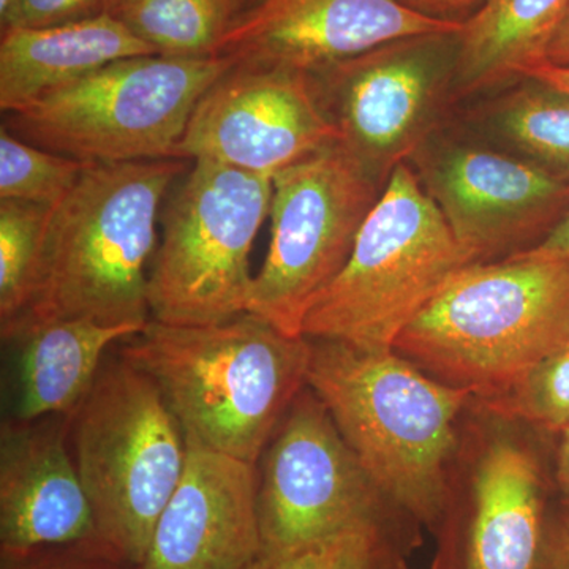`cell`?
<instances>
[{
	"label": "cell",
	"instance_id": "22",
	"mask_svg": "<svg viewBox=\"0 0 569 569\" xmlns=\"http://www.w3.org/2000/svg\"><path fill=\"white\" fill-rule=\"evenodd\" d=\"M492 121L519 156L569 179V93L523 78L497 104Z\"/></svg>",
	"mask_w": 569,
	"mask_h": 569
},
{
	"label": "cell",
	"instance_id": "15",
	"mask_svg": "<svg viewBox=\"0 0 569 569\" xmlns=\"http://www.w3.org/2000/svg\"><path fill=\"white\" fill-rule=\"evenodd\" d=\"M261 560L258 466L187 437L181 481L137 569H250Z\"/></svg>",
	"mask_w": 569,
	"mask_h": 569
},
{
	"label": "cell",
	"instance_id": "21",
	"mask_svg": "<svg viewBox=\"0 0 569 569\" xmlns=\"http://www.w3.org/2000/svg\"><path fill=\"white\" fill-rule=\"evenodd\" d=\"M250 7L252 0H121L112 14L157 54L208 58Z\"/></svg>",
	"mask_w": 569,
	"mask_h": 569
},
{
	"label": "cell",
	"instance_id": "14",
	"mask_svg": "<svg viewBox=\"0 0 569 569\" xmlns=\"http://www.w3.org/2000/svg\"><path fill=\"white\" fill-rule=\"evenodd\" d=\"M462 28L402 0H260L236 20L216 56L313 73L389 41Z\"/></svg>",
	"mask_w": 569,
	"mask_h": 569
},
{
	"label": "cell",
	"instance_id": "5",
	"mask_svg": "<svg viewBox=\"0 0 569 569\" xmlns=\"http://www.w3.org/2000/svg\"><path fill=\"white\" fill-rule=\"evenodd\" d=\"M471 263L419 176L397 164L347 264L307 310L302 337L395 350L408 325Z\"/></svg>",
	"mask_w": 569,
	"mask_h": 569
},
{
	"label": "cell",
	"instance_id": "32",
	"mask_svg": "<svg viewBox=\"0 0 569 569\" xmlns=\"http://www.w3.org/2000/svg\"><path fill=\"white\" fill-rule=\"evenodd\" d=\"M546 62L569 66V10L565 20L561 21L559 31L550 41Z\"/></svg>",
	"mask_w": 569,
	"mask_h": 569
},
{
	"label": "cell",
	"instance_id": "24",
	"mask_svg": "<svg viewBox=\"0 0 569 569\" xmlns=\"http://www.w3.org/2000/svg\"><path fill=\"white\" fill-rule=\"evenodd\" d=\"M89 163L59 156L0 130V200L56 206Z\"/></svg>",
	"mask_w": 569,
	"mask_h": 569
},
{
	"label": "cell",
	"instance_id": "27",
	"mask_svg": "<svg viewBox=\"0 0 569 569\" xmlns=\"http://www.w3.org/2000/svg\"><path fill=\"white\" fill-rule=\"evenodd\" d=\"M121 0H18L9 18L2 22L7 28H48L92 20L114 13Z\"/></svg>",
	"mask_w": 569,
	"mask_h": 569
},
{
	"label": "cell",
	"instance_id": "7",
	"mask_svg": "<svg viewBox=\"0 0 569 569\" xmlns=\"http://www.w3.org/2000/svg\"><path fill=\"white\" fill-rule=\"evenodd\" d=\"M236 63L134 56L7 112L14 137L82 163L174 159L201 97Z\"/></svg>",
	"mask_w": 569,
	"mask_h": 569
},
{
	"label": "cell",
	"instance_id": "6",
	"mask_svg": "<svg viewBox=\"0 0 569 569\" xmlns=\"http://www.w3.org/2000/svg\"><path fill=\"white\" fill-rule=\"evenodd\" d=\"M70 430L100 548L140 567L186 467L181 422L152 378L119 356L103 362Z\"/></svg>",
	"mask_w": 569,
	"mask_h": 569
},
{
	"label": "cell",
	"instance_id": "19",
	"mask_svg": "<svg viewBox=\"0 0 569 569\" xmlns=\"http://www.w3.org/2000/svg\"><path fill=\"white\" fill-rule=\"evenodd\" d=\"M157 54L114 14L48 28H7L0 40V108L29 107L108 63Z\"/></svg>",
	"mask_w": 569,
	"mask_h": 569
},
{
	"label": "cell",
	"instance_id": "34",
	"mask_svg": "<svg viewBox=\"0 0 569 569\" xmlns=\"http://www.w3.org/2000/svg\"><path fill=\"white\" fill-rule=\"evenodd\" d=\"M20 569V568H17ZM21 569H100L97 567H91V565H54V567H44V565H37V567L21 568Z\"/></svg>",
	"mask_w": 569,
	"mask_h": 569
},
{
	"label": "cell",
	"instance_id": "3",
	"mask_svg": "<svg viewBox=\"0 0 569 569\" xmlns=\"http://www.w3.org/2000/svg\"><path fill=\"white\" fill-rule=\"evenodd\" d=\"M568 346L569 258L519 252L460 269L395 351L489 402Z\"/></svg>",
	"mask_w": 569,
	"mask_h": 569
},
{
	"label": "cell",
	"instance_id": "17",
	"mask_svg": "<svg viewBox=\"0 0 569 569\" xmlns=\"http://www.w3.org/2000/svg\"><path fill=\"white\" fill-rule=\"evenodd\" d=\"M138 329L88 320L26 321L2 335L14 343L13 421L70 418L91 391L108 348Z\"/></svg>",
	"mask_w": 569,
	"mask_h": 569
},
{
	"label": "cell",
	"instance_id": "37",
	"mask_svg": "<svg viewBox=\"0 0 569 569\" xmlns=\"http://www.w3.org/2000/svg\"><path fill=\"white\" fill-rule=\"evenodd\" d=\"M257 2H260V0H252V7L254 6V3Z\"/></svg>",
	"mask_w": 569,
	"mask_h": 569
},
{
	"label": "cell",
	"instance_id": "31",
	"mask_svg": "<svg viewBox=\"0 0 569 569\" xmlns=\"http://www.w3.org/2000/svg\"><path fill=\"white\" fill-rule=\"evenodd\" d=\"M526 78L545 82L550 88L559 89L569 93V66H557V63L542 62L531 69Z\"/></svg>",
	"mask_w": 569,
	"mask_h": 569
},
{
	"label": "cell",
	"instance_id": "8",
	"mask_svg": "<svg viewBox=\"0 0 569 569\" xmlns=\"http://www.w3.org/2000/svg\"><path fill=\"white\" fill-rule=\"evenodd\" d=\"M271 201L269 176L194 160L164 211L148 280L151 320L206 326L247 313L249 257Z\"/></svg>",
	"mask_w": 569,
	"mask_h": 569
},
{
	"label": "cell",
	"instance_id": "33",
	"mask_svg": "<svg viewBox=\"0 0 569 569\" xmlns=\"http://www.w3.org/2000/svg\"><path fill=\"white\" fill-rule=\"evenodd\" d=\"M557 478H559V486L561 493H563L565 503H567L569 509V425L561 430Z\"/></svg>",
	"mask_w": 569,
	"mask_h": 569
},
{
	"label": "cell",
	"instance_id": "13",
	"mask_svg": "<svg viewBox=\"0 0 569 569\" xmlns=\"http://www.w3.org/2000/svg\"><path fill=\"white\" fill-rule=\"evenodd\" d=\"M419 167V181L473 263L537 246L569 209V179L522 156L449 144Z\"/></svg>",
	"mask_w": 569,
	"mask_h": 569
},
{
	"label": "cell",
	"instance_id": "36",
	"mask_svg": "<svg viewBox=\"0 0 569 569\" xmlns=\"http://www.w3.org/2000/svg\"><path fill=\"white\" fill-rule=\"evenodd\" d=\"M250 569H269V565L266 563V561L261 560V561H258L257 565H253V567Z\"/></svg>",
	"mask_w": 569,
	"mask_h": 569
},
{
	"label": "cell",
	"instance_id": "18",
	"mask_svg": "<svg viewBox=\"0 0 569 569\" xmlns=\"http://www.w3.org/2000/svg\"><path fill=\"white\" fill-rule=\"evenodd\" d=\"M545 542L537 459L512 438H497L473 479L466 569H539Z\"/></svg>",
	"mask_w": 569,
	"mask_h": 569
},
{
	"label": "cell",
	"instance_id": "10",
	"mask_svg": "<svg viewBox=\"0 0 569 569\" xmlns=\"http://www.w3.org/2000/svg\"><path fill=\"white\" fill-rule=\"evenodd\" d=\"M459 43L460 31L421 33L310 73L337 142L381 182L421 148L451 96Z\"/></svg>",
	"mask_w": 569,
	"mask_h": 569
},
{
	"label": "cell",
	"instance_id": "30",
	"mask_svg": "<svg viewBox=\"0 0 569 569\" xmlns=\"http://www.w3.org/2000/svg\"><path fill=\"white\" fill-rule=\"evenodd\" d=\"M539 569H569V520L546 538Z\"/></svg>",
	"mask_w": 569,
	"mask_h": 569
},
{
	"label": "cell",
	"instance_id": "23",
	"mask_svg": "<svg viewBox=\"0 0 569 569\" xmlns=\"http://www.w3.org/2000/svg\"><path fill=\"white\" fill-rule=\"evenodd\" d=\"M52 208L0 200V328L28 309Z\"/></svg>",
	"mask_w": 569,
	"mask_h": 569
},
{
	"label": "cell",
	"instance_id": "2",
	"mask_svg": "<svg viewBox=\"0 0 569 569\" xmlns=\"http://www.w3.org/2000/svg\"><path fill=\"white\" fill-rule=\"evenodd\" d=\"M119 356L152 378L187 437L258 466L307 387L310 340L250 313L206 326L151 320Z\"/></svg>",
	"mask_w": 569,
	"mask_h": 569
},
{
	"label": "cell",
	"instance_id": "20",
	"mask_svg": "<svg viewBox=\"0 0 569 569\" xmlns=\"http://www.w3.org/2000/svg\"><path fill=\"white\" fill-rule=\"evenodd\" d=\"M569 0H485L460 31L452 96L523 80L548 59Z\"/></svg>",
	"mask_w": 569,
	"mask_h": 569
},
{
	"label": "cell",
	"instance_id": "1",
	"mask_svg": "<svg viewBox=\"0 0 569 569\" xmlns=\"http://www.w3.org/2000/svg\"><path fill=\"white\" fill-rule=\"evenodd\" d=\"M187 160L89 163L52 208L26 321L88 320L142 331L149 261L164 194Z\"/></svg>",
	"mask_w": 569,
	"mask_h": 569
},
{
	"label": "cell",
	"instance_id": "38",
	"mask_svg": "<svg viewBox=\"0 0 569 569\" xmlns=\"http://www.w3.org/2000/svg\"><path fill=\"white\" fill-rule=\"evenodd\" d=\"M396 569H402V568H396Z\"/></svg>",
	"mask_w": 569,
	"mask_h": 569
},
{
	"label": "cell",
	"instance_id": "11",
	"mask_svg": "<svg viewBox=\"0 0 569 569\" xmlns=\"http://www.w3.org/2000/svg\"><path fill=\"white\" fill-rule=\"evenodd\" d=\"M261 458L258 516L269 567L376 519V488L309 387L288 408Z\"/></svg>",
	"mask_w": 569,
	"mask_h": 569
},
{
	"label": "cell",
	"instance_id": "4",
	"mask_svg": "<svg viewBox=\"0 0 569 569\" xmlns=\"http://www.w3.org/2000/svg\"><path fill=\"white\" fill-rule=\"evenodd\" d=\"M307 387L328 408L377 492L415 519L436 522L447 501L456 419L470 392L395 350L332 340H310Z\"/></svg>",
	"mask_w": 569,
	"mask_h": 569
},
{
	"label": "cell",
	"instance_id": "26",
	"mask_svg": "<svg viewBox=\"0 0 569 569\" xmlns=\"http://www.w3.org/2000/svg\"><path fill=\"white\" fill-rule=\"evenodd\" d=\"M377 548L376 519L367 520L269 569H376Z\"/></svg>",
	"mask_w": 569,
	"mask_h": 569
},
{
	"label": "cell",
	"instance_id": "9",
	"mask_svg": "<svg viewBox=\"0 0 569 569\" xmlns=\"http://www.w3.org/2000/svg\"><path fill=\"white\" fill-rule=\"evenodd\" d=\"M387 183L339 142L272 176V238L247 313L302 337L310 305L339 276Z\"/></svg>",
	"mask_w": 569,
	"mask_h": 569
},
{
	"label": "cell",
	"instance_id": "29",
	"mask_svg": "<svg viewBox=\"0 0 569 569\" xmlns=\"http://www.w3.org/2000/svg\"><path fill=\"white\" fill-rule=\"evenodd\" d=\"M523 252L569 258V209L537 246L530 247Z\"/></svg>",
	"mask_w": 569,
	"mask_h": 569
},
{
	"label": "cell",
	"instance_id": "25",
	"mask_svg": "<svg viewBox=\"0 0 569 569\" xmlns=\"http://www.w3.org/2000/svg\"><path fill=\"white\" fill-rule=\"evenodd\" d=\"M485 403L505 417L561 433L569 425V346L539 362L507 395Z\"/></svg>",
	"mask_w": 569,
	"mask_h": 569
},
{
	"label": "cell",
	"instance_id": "28",
	"mask_svg": "<svg viewBox=\"0 0 569 569\" xmlns=\"http://www.w3.org/2000/svg\"><path fill=\"white\" fill-rule=\"evenodd\" d=\"M410 9L437 18V20L463 21L462 14L475 7L481 6L485 0H402Z\"/></svg>",
	"mask_w": 569,
	"mask_h": 569
},
{
	"label": "cell",
	"instance_id": "16",
	"mask_svg": "<svg viewBox=\"0 0 569 569\" xmlns=\"http://www.w3.org/2000/svg\"><path fill=\"white\" fill-rule=\"evenodd\" d=\"M69 430L70 418L66 417L31 422L10 419L3 426L0 445L3 559H24L36 550L54 546L88 545L102 550L91 501L67 448Z\"/></svg>",
	"mask_w": 569,
	"mask_h": 569
},
{
	"label": "cell",
	"instance_id": "35",
	"mask_svg": "<svg viewBox=\"0 0 569 569\" xmlns=\"http://www.w3.org/2000/svg\"><path fill=\"white\" fill-rule=\"evenodd\" d=\"M18 0H0V24L9 18L10 11L17 6Z\"/></svg>",
	"mask_w": 569,
	"mask_h": 569
},
{
	"label": "cell",
	"instance_id": "12",
	"mask_svg": "<svg viewBox=\"0 0 569 569\" xmlns=\"http://www.w3.org/2000/svg\"><path fill=\"white\" fill-rule=\"evenodd\" d=\"M337 140L312 74L236 63L201 97L174 159L209 160L272 178Z\"/></svg>",
	"mask_w": 569,
	"mask_h": 569
}]
</instances>
